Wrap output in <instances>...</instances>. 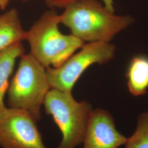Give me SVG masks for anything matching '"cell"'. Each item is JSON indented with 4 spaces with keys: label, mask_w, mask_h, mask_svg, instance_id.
Returning <instances> with one entry per match:
<instances>
[{
    "label": "cell",
    "mask_w": 148,
    "mask_h": 148,
    "mask_svg": "<svg viewBox=\"0 0 148 148\" xmlns=\"http://www.w3.org/2000/svg\"><path fill=\"white\" fill-rule=\"evenodd\" d=\"M60 24L84 42H110L119 32L135 21L131 16H118L97 0H80L70 3L59 15Z\"/></svg>",
    "instance_id": "cell-1"
},
{
    "label": "cell",
    "mask_w": 148,
    "mask_h": 148,
    "mask_svg": "<svg viewBox=\"0 0 148 148\" xmlns=\"http://www.w3.org/2000/svg\"><path fill=\"white\" fill-rule=\"evenodd\" d=\"M60 16L54 10L46 11L28 32L26 40L32 56L45 68H58L85 43L59 29Z\"/></svg>",
    "instance_id": "cell-2"
},
{
    "label": "cell",
    "mask_w": 148,
    "mask_h": 148,
    "mask_svg": "<svg viewBox=\"0 0 148 148\" xmlns=\"http://www.w3.org/2000/svg\"><path fill=\"white\" fill-rule=\"evenodd\" d=\"M20 59L7 90L8 104L9 108L29 112L37 121L41 118V106L51 88L46 68L30 53L23 54Z\"/></svg>",
    "instance_id": "cell-3"
},
{
    "label": "cell",
    "mask_w": 148,
    "mask_h": 148,
    "mask_svg": "<svg viewBox=\"0 0 148 148\" xmlns=\"http://www.w3.org/2000/svg\"><path fill=\"white\" fill-rule=\"evenodd\" d=\"M43 105L62 133L57 148H75L83 143L93 111L90 103L76 101L72 92L51 88Z\"/></svg>",
    "instance_id": "cell-4"
},
{
    "label": "cell",
    "mask_w": 148,
    "mask_h": 148,
    "mask_svg": "<svg viewBox=\"0 0 148 148\" xmlns=\"http://www.w3.org/2000/svg\"><path fill=\"white\" fill-rule=\"evenodd\" d=\"M78 53L73 54L61 66L46 68L51 88L72 92L80 76L95 64H104L114 58L116 48L110 42L85 43Z\"/></svg>",
    "instance_id": "cell-5"
},
{
    "label": "cell",
    "mask_w": 148,
    "mask_h": 148,
    "mask_svg": "<svg viewBox=\"0 0 148 148\" xmlns=\"http://www.w3.org/2000/svg\"><path fill=\"white\" fill-rule=\"evenodd\" d=\"M36 123L27 111L7 108L0 114L1 148H47Z\"/></svg>",
    "instance_id": "cell-6"
},
{
    "label": "cell",
    "mask_w": 148,
    "mask_h": 148,
    "mask_svg": "<svg viewBox=\"0 0 148 148\" xmlns=\"http://www.w3.org/2000/svg\"><path fill=\"white\" fill-rule=\"evenodd\" d=\"M127 138L116 128L111 114L101 108L93 109L84 139V148H118Z\"/></svg>",
    "instance_id": "cell-7"
},
{
    "label": "cell",
    "mask_w": 148,
    "mask_h": 148,
    "mask_svg": "<svg viewBox=\"0 0 148 148\" xmlns=\"http://www.w3.org/2000/svg\"><path fill=\"white\" fill-rule=\"evenodd\" d=\"M18 12L12 8L0 15V52L13 44L26 40Z\"/></svg>",
    "instance_id": "cell-8"
},
{
    "label": "cell",
    "mask_w": 148,
    "mask_h": 148,
    "mask_svg": "<svg viewBox=\"0 0 148 148\" xmlns=\"http://www.w3.org/2000/svg\"><path fill=\"white\" fill-rule=\"evenodd\" d=\"M24 52L25 49L21 42L15 43L0 52V114L7 108L4 99L16 60Z\"/></svg>",
    "instance_id": "cell-9"
},
{
    "label": "cell",
    "mask_w": 148,
    "mask_h": 148,
    "mask_svg": "<svg viewBox=\"0 0 148 148\" xmlns=\"http://www.w3.org/2000/svg\"><path fill=\"white\" fill-rule=\"evenodd\" d=\"M127 84L134 97L144 95L148 90V57L138 55L130 61L127 68Z\"/></svg>",
    "instance_id": "cell-10"
},
{
    "label": "cell",
    "mask_w": 148,
    "mask_h": 148,
    "mask_svg": "<svg viewBox=\"0 0 148 148\" xmlns=\"http://www.w3.org/2000/svg\"><path fill=\"white\" fill-rule=\"evenodd\" d=\"M124 145L125 148H148V112L140 114L134 132Z\"/></svg>",
    "instance_id": "cell-11"
},
{
    "label": "cell",
    "mask_w": 148,
    "mask_h": 148,
    "mask_svg": "<svg viewBox=\"0 0 148 148\" xmlns=\"http://www.w3.org/2000/svg\"><path fill=\"white\" fill-rule=\"evenodd\" d=\"M80 0H45L46 3L51 8H65L70 3Z\"/></svg>",
    "instance_id": "cell-12"
},
{
    "label": "cell",
    "mask_w": 148,
    "mask_h": 148,
    "mask_svg": "<svg viewBox=\"0 0 148 148\" xmlns=\"http://www.w3.org/2000/svg\"><path fill=\"white\" fill-rule=\"evenodd\" d=\"M104 5L107 9L112 12H115V8L113 0H102Z\"/></svg>",
    "instance_id": "cell-13"
},
{
    "label": "cell",
    "mask_w": 148,
    "mask_h": 148,
    "mask_svg": "<svg viewBox=\"0 0 148 148\" xmlns=\"http://www.w3.org/2000/svg\"><path fill=\"white\" fill-rule=\"evenodd\" d=\"M11 1L12 0H0V9L2 10H5Z\"/></svg>",
    "instance_id": "cell-14"
},
{
    "label": "cell",
    "mask_w": 148,
    "mask_h": 148,
    "mask_svg": "<svg viewBox=\"0 0 148 148\" xmlns=\"http://www.w3.org/2000/svg\"><path fill=\"white\" fill-rule=\"evenodd\" d=\"M23 1H30V0H22Z\"/></svg>",
    "instance_id": "cell-15"
}]
</instances>
